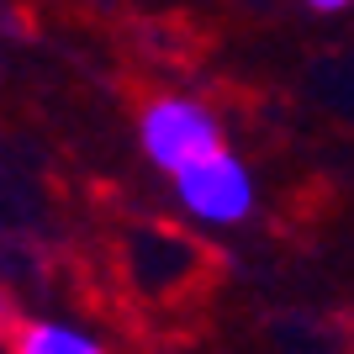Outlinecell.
<instances>
[{"label": "cell", "instance_id": "6da1fadb", "mask_svg": "<svg viewBox=\"0 0 354 354\" xmlns=\"http://www.w3.org/2000/svg\"><path fill=\"white\" fill-rule=\"evenodd\" d=\"M138 143H143L153 169L180 175L185 164L217 153L222 127H217V117H212V106L191 101V95H159V101H148L143 117H138Z\"/></svg>", "mask_w": 354, "mask_h": 354}, {"label": "cell", "instance_id": "7a4b0ae2", "mask_svg": "<svg viewBox=\"0 0 354 354\" xmlns=\"http://www.w3.org/2000/svg\"><path fill=\"white\" fill-rule=\"evenodd\" d=\"M169 180H175V201L185 207V217L207 222V227H238L254 212V175H249V164L238 153H227V148L185 164Z\"/></svg>", "mask_w": 354, "mask_h": 354}, {"label": "cell", "instance_id": "3957f363", "mask_svg": "<svg viewBox=\"0 0 354 354\" xmlns=\"http://www.w3.org/2000/svg\"><path fill=\"white\" fill-rule=\"evenodd\" d=\"M11 354H106L95 333L74 323H53V317H32V323L16 328Z\"/></svg>", "mask_w": 354, "mask_h": 354}, {"label": "cell", "instance_id": "277c9868", "mask_svg": "<svg viewBox=\"0 0 354 354\" xmlns=\"http://www.w3.org/2000/svg\"><path fill=\"white\" fill-rule=\"evenodd\" d=\"M312 11H344V6H349V0H307Z\"/></svg>", "mask_w": 354, "mask_h": 354}]
</instances>
